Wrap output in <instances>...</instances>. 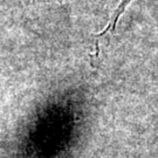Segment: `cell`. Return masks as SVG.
<instances>
[{"label": "cell", "mask_w": 158, "mask_h": 158, "mask_svg": "<svg viewBox=\"0 0 158 158\" xmlns=\"http://www.w3.org/2000/svg\"><path fill=\"white\" fill-rule=\"evenodd\" d=\"M134 0H121V2L118 4V6L116 7V10L114 11V13L111 14V17H110V20H109V23H107V26H106V28L102 29L100 33H97L95 35V44H94V48H95V52H94V57H97L98 56V49H100V46H98V40L103 38V36H106L108 33H111L115 31L116 28V23L117 21L119 20V18L121 15L124 13V11L127 10V7Z\"/></svg>", "instance_id": "6da1fadb"}]
</instances>
